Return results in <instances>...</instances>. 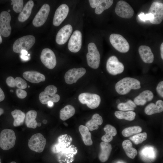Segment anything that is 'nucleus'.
Listing matches in <instances>:
<instances>
[{"label":"nucleus","instance_id":"12","mask_svg":"<svg viewBox=\"0 0 163 163\" xmlns=\"http://www.w3.org/2000/svg\"><path fill=\"white\" fill-rule=\"evenodd\" d=\"M11 19L10 14L7 11H2L0 14V30L2 36L5 37L9 36L11 33L10 24Z\"/></svg>","mask_w":163,"mask_h":163},{"label":"nucleus","instance_id":"46","mask_svg":"<svg viewBox=\"0 0 163 163\" xmlns=\"http://www.w3.org/2000/svg\"><path fill=\"white\" fill-rule=\"evenodd\" d=\"M20 58L23 61H26L28 60L29 58L28 56L25 55H20Z\"/></svg>","mask_w":163,"mask_h":163},{"label":"nucleus","instance_id":"35","mask_svg":"<svg viewBox=\"0 0 163 163\" xmlns=\"http://www.w3.org/2000/svg\"><path fill=\"white\" fill-rule=\"evenodd\" d=\"M136 105L131 100H129L125 103H121L118 104L117 107L121 111H132L135 109Z\"/></svg>","mask_w":163,"mask_h":163},{"label":"nucleus","instance_id":"2","mask_svg":"<svg viewBox=\"0 0 163 163\" xmlns=\"http://www.w3.org/2000/svg\"><path fill=\"white\" fill-rule=\"evenodd\" d=\"M35 42V37L33 35L23 36L15 41L13 46V51L16 53H21L22 50L27 51L33 46Z\"/></svg>","mask_w":163,"mask_h":163},{"label":"nucleus","instance_id":"4","mask_svg":"<svg viewBox=\"0 0 163 163\" xmlns=\"http://www.w3.org/2000/svg\"><path fill=\"white\" fill-rule=\"evenodd\" d=\"M88 52L86 54L88 65L91 68L97 69L99 66L100 55L95 43H90L88 46Z\"/></svg>","mask_w":163,"mask_h":163},{"label":"nucleus","instance_id":"30","mask_svg":"<svg viewBox=\"0 0 163 163\" xmlns=\"http://www.w3.org/2000/svg\"><path fill=\"white\" fill-rule=\"evenodd\" d=\"M11 113L14 119L13 123L14 126H18L23 123L25 117L24 112L20 110L16 109L12 111Z\"/></svg>","mask_w":163,"mask_h":163},{"label":"nucleus","instance_id":"20","mask_svg":"<svg viewBox=\"0 0 163 163\" xmlns=\"http://www.w3.org/2000/svg\"><path fill=\"white\" fill-rule=\"evenodd\" d=\"M154 95L150 91L146 90L141 93L134 100V102L138 105H144L153 99Z\"/></svg>","mask_w":163,"mask_h":163},{"label":"nucleus","instance_id":"37","mask_svg":"<svg viewBox=\"0 0 163 163\" xmlns=\"http://www.w3.org/2000/svg\"><path fill=\"white\" fill-rule=\"evenodd\" d=\"M11 5H13V9L17 13H20L23 9V1L22 0H11Z\"/></svg>","mask_w":163,"mask_h":163},{"label":"nucleus","instance_id":"26","mask_svg":"<svg viewBox=\"0 0 163 163\" xmlns=\"http://www.w3.org/2000/svg\"><path fill=\"white\" fill-rule=\"evenodd\" d=\"M78 129L85 144L88 146L92 145L93 141L91 139V134L88 128L85 126L81 125Z\"/></svg>","mask_w":163,"mask_h":163},{"label":"nucleus","instance_id":"11","mask_svg":"<svg viewBox=\"0 0 163 163\" xmlns=\"http://www.w3.org/2000/svg\"><path fill=\"white\" fill-rule=\"evenodd\" d=\"M106 69L110 74L116 75L122 73L124 71V66L115 56H112L108 59L106 63Z\"/></svg>","mask_w":163,"mask_h":163},{"label":"nucleus","instance_id":"25","mask_svg":"<svg viewBox=\"0 0 163 163\" xmlns=\"http://www.w3.org/2000/svg\"><path fill=\"white\" fill-rule=\"evenodd\" d=\"M105 134L101 138L103 142L109 143L113 139V137L117 134V131L115 128L110 124H107L104 128Z\"/></svg>","mask_w":163,"mask_h":163},{"label":"nucleus","instance_id":"57","mask_svg":"<svg viewBox=\"0 0 163 163\" xmlns=\"http://www.w3.org/2000/svg\"><path fill=\"white\" fill-rule=\"evenodd\" d=\"M0 163H1V159L0 158Z\"/></svg>","mask_w":163,"mask_h":163},{"label":"nucleus","instance_id":"29","mask_svg":"<svg viewBox=\"0 0 163 163\" xmlns=\"http://www.w3.org/2000/svg\"><path fill=\"white\" fill-rule=\"evenodd\" d=\"M75 112V108L72 106L67 105L60 110V118L63 121L66 120L73 116Z\"/></svg>","mask_w":163,"mask_h":163},{"label":"nucleus","instance_id":"39","mask_svg":"<svg viewBox=\"0 0 163 163\" xmlns=\"http://www.w3.org/2000/svg\"><path fill=\"white\" fill-rule=\"evenodd\" d=\"M57 88L53 85H50L46 86L43 91L46 94L53 96L57 92Z\"/></svg>","mask_w":163,"mask_h":163},{"label":"nucleus","instance_id":"48","mask_svg":"<svg viewBox=\"0 0 163 163\" xmlns=\"http://www.w3.org/2000/svg\"><path fill=\"white\" fill-rule=\"evenodd\" d=\"M20 53L21 55H27L28 54V52L25 50H22L21 51Z\"/></svg>","mask_w":163,"mask_h":163},{"label":"nucleus","instance_id":"50","mask_svg":"<svg viewBox=\"0 0 163 163\" xmlns=\"http://www.w3.org/2000/svg\"><path fill=\"white\" fill-rule=\"evenodd\" d=\"M4 110L2 108H0V116L2 114L4 113Z\"/></svg>","mask_w":163,"mask_h":163},{"label":"nucleus","instance_id":"6","mask_svg":"<svg viewBox=\"0 0 163 163\" xmlns=\"http://www.w3.org/2000/svg\"><path fill=\"white\" fill-rule=\"evenodd\" d=\"M78 98L81 103L86 104L88 107L91 109L97 107L101 101V97L99 95L88 92L80 94Z\"/></svg>","mask_w":163,"mask_h":163},{"label":"nucleus","instance_id":"27","mask_svg":"<svg viewBox=\"0 0 163 163\" xmlns=\"http://www.w3.org/2000/svg\"><path fill=\"white\" fill-rule=\"evenodd\" d=\"M122 145L126 154L128 157L133 159L137 155V151L133 147L132 143L129 140L123 141Z\"/></svg>","mask_w":163,"mask_h":163},{"label":"nucleus","instance_id":"15","mask_svg":"<svg viewBox=\"0 0 163 163\" xmlns=\"http://www.w3.org/2000/svg\"><path fill=\"white\" fill-rule=\"evenodd\" d=\"M82 44V34L78 30L75 31L69 40L68 48L69 51L73 53H77L80 50Z\"/></svg>","mask_w":163,"mask_h":163},{"label":"nucleus","instance_id":"9","mask_svg":"<svg viewBox=\"0 0 163 163\" xmlns=\"http://www.w3.org/2000/svg\"><path fill=\"white\" fill-rule=\"evenodd\" d=\"M115 12L119 16L124 18H132L134 13V10L131 6L127 2L120 1L117 3Z\"/></svg>","mask_w":163,"mask_h":163},{"label":"nucleus","instance_id":"40","mask_svg":"<svg viewBox=\"0 0 163 163\" xmlns=\"http://www.w3.org/2000/svg\"><path fill=\"white\" fill-rule=\"evenodd\" d=\"M138 16L141 20L144 22L148 20L150 21L152 19V16L151 14L148 13V14H145L142 12H141L138 15Z\"/></svg>","mask_w":163,"mask_h":163},{"label":"nucleus","instance_id":"8","mask_svg":"<svg viewBox=\"0 0 163 163\" xmlns=\"http://www.w3.org/2000/svg\"><path fill=\"white\" fill-rule=\"evenodd\" d=\"M152 14V18L150 22L152 24H158L162 22L163 19V4L155 2L152 4L148 11Z\"/></svg>","mask_w":163,"mask_h":163},{"label":"nucleus","instance_id":"53","mask_svg":"<svg viewBox=\"0 0 163 163\" xmlns=\"http://www.w3.org/2000/svg\"><path fill=\"white\" fill-rule=\"evenodd\" d=\"M2 42V37L1 36L0 34V44H1Z\"/></svg>","mask_w":163,"mask_h":163},{"label":"nucleus","instance_id":"56","mask_svg":"<svg viewBox=\"0 0 163 163\" xmlns=\"http://www.w3.org/2000/svg\"><path fill=\"white\" fill-rule=\"evenodd\" d=\"M10 91L11 92H13V91L12 90H10Z\"/></svg>","mask_w":163,"mask_h":163},{"label":"nucleus","instance_id":"22","mask_svg":"<svg viewBox=\"0 0 163 163\" xmlns=\"http://www.w3.org/2000/svg\"><path fill=\"white\" fill-rule=\"evenodd\" d=\"M163 111V101L161 100L156 101L155 104L151 103L145 108L144 112L148 115L160 113Z\"/></svg>","mask_w":163,"mask_h":163},{"label":"nucleus","instance_id":"34","mask_svg":"<svg viewBox=\"0 0 163 163\" xmlns=\"http://www.w3.org/2000/svg\"><path fill=\"white\" fill-rule=\"evenodd\" d=\"M142 130V128L139 126H130L124 129L122 132V134L123 136L128 137L139 133Z\"/></svg>","mask_w":163,"mask_h":163},{"label":"nucleus","instance_id":"7","mask_svg":"<svg viewBox=\"0 0 163 163\" xmlns=\"http://www.w3.org/2000/svg\"><path fill=\"white\" fill-rule=\"evenodd\" d=\"M46 143V139L40 133L33 135L28 141V145L30 149L40 153L44 150Z\"/></svg>","mask_w":163,"mask_h":163},{"label":"nucleus","instance_id":"1","mask_svg":"<svg viewBox=\"0 0 163 163\" xmlns=\"http://www.w3.org/2000/svg\"><path fill=\"white\" fill-rule=\"evenodd\" d=\"M117 92L120 95L129 93L131 89L141 88L140 82L137 79L130 77H125L119 81L115 86Z\"/></svg>","mask_w":163,"mask_h":163},{"label":"nucleus","instance_id":"33","mask_svg":"<svg viewBox=\"0 0 163 163\" xmlns=\"http://www.w3.org/2000/svg\"><path fill=\"white\" fill-rule=\"evenodd\" d=\"M115 116L118 119H124L128 121H132L135 118L136 113L132 111L124 112L121 111H117L114 113Z\"/></svg>","mask_w":163,"mask_h":163},{"label":"nucleus","instance_id":"19","mask_svg":"<svg viewBox=\"0 0 163 163\" xmlns=\"http://www.w3.org/2000/svg\"><path fill=\"white\" fill-rule=\"evenodd\" d=\"M24 78L28 81L33 83H38L45 80L43 74L36 71H27L23 74Z\"/></svg>","mask_w":163,"mask_h":163},{"label":"nucleus","instance_id":"45","mask_svg":"<svg viewBox=\"0 0 163 163\" xmlns=\"http://www.w3.org/2000/svg\"><path fill=\"white\" fill-rule=\"evenodd\" d=\"M5 97L4 93L0 87V102L4 100Z\"/></svg>","mask_w":163,"mask_h":163},{"label":"nucleus","instance_id":"23","mask_svg":"<svg viewBox=\"0 0 163 163\" xmlns=\"http://www.w3.org/2000/svg\"><path fill=\"white\" fill-rule=\"evenodd\" d=\"M34 6L33 1L30 0L27 2L19 15L18 19L19 21L24 22L29 18Z\"/></svg>","mask_w":163,"mask_h":163},{"label":"nucleus","instance_id":"54","mask_svg":"<svg viewBox=\"0 0 163 163\" xmlns=\"http://www.w3.org/2000/svg\"><path fill=\"white\" fill-rule=\"evenodd\" d=\"M10 163H16V162L14 161L11 162Z\"/></svg>","mask_w":163,"mask_h":163},{"label":"nucleus","instance_id":"49","mask_svg":"<svg viewBox=\"0 0 163 163\" xmlns=\"http://www.w3.org/2000/svg\"><path fill=\"white\" fill-rule=\"evenodd\" d=\"M47 104H48V106H49V107H52L54 105V103L52 101H50L48 102Z\"/></svg>","mask_w":163,"mask_h":163},{"label":"nucleus","instance_id":"18","mask_svg":"<svg viewBox=\"0 0 163 163\" xmlns=\"http://www.w3.org/2000/svg\"><path fill=\"white\" fill-rule=\"evenodd\" d=\"M140 56L142 61L147 63H152L154 60V55L149 46L141 45L138 49Z\"/></svg>","mask_w":163,"mask_h":163},{"label":"nucleus","instance_id":"21","mask_svg":"<svg viewBox=\"0 0 163 163\" xmlns=\"http://www.w3.org/2000/svg\"><path fill=\"white\" fill-rule=\"evenodd\" d=\"M101 151L99 154L98 158L102 162H104L108 159L111 153L112 147L109 143L101 142L100 144Z\"/></svg>","mask_w":163,"mask_h":163},{"label":"nucleus","instance_id":"36","mask_svg":"<svg viewBox=\"0 0 163 163\" xmlns=\"http://www.w3.org/2000/svg\"><path fill=\"white\" fill-rule=\"evenodd\" d=\"M147 135L146 132L139 133L131 137L129 139L136 145L142 143L147 138Z\"/></svg>","mask_w":163,"mask_h":163},{"label":"nucleus","instance_id":"55","mask_svg":"<svg viewBox=\"0 0 163 163\" xmlns=\"http://www.w3.org/2000/svg\"><path fill=\"white\" fill-rule=\"evenodd\" d=\"M8 12H10V10H9V9H8Z\"/></svg>","mask_w":163,"mask_h":163},{"label":"nucleus","instance_id":"51","mask_svg":"<svg viewBox=\"0 0 163 163\" xmlns=\"http://www.w3.org/2000/svg\"><path fill=\"white\" fill-rule=\"evenodd\" d=\"M47 121L46 120H43V122L44 124H46L47 123Z\"/></svg>","mask_w":163,"mask_h":163},{"label":"nucleus","instance_id":"10","mask_svg":"<svg viewBox=\"0 0 163 163\" xmlns=\"http://www.w3.org/2000/svg\"><path fill=\"white\" fill-rule=\"evenodd\" d=\"M42 63L47 68L50 69H53L56 64L55 54L51 49L46 48L42 50L40 57Z\"/></svg>","mask_w":163,"mask_h":163},{"label":"nucleus","instance_id":"17","mask_svg":"<svg viewBox=\"0 0 163 163\" xmlns=\"http://www.w3.org/2000/svg\"><path fill=\"white\" fill-rule=\"evenodd\" d=\"M72 31V27L67 24L61 28L57 33L56 38V43L59 45L65 44L68 41Z\"/></svg>","mask_w":163,"mask_h":163},{"label":"nucleus","instance_id":"42","mask_svg":"<svg viewBox=\"0 0 163 163\" xmlns=\"http://www.w3.org/2000/svg\"><path fill=\"white\" fill-rule=\"evenodd\" d=\"M156 91L159 95L163 97V82L161 81L158 84L156 87Z\"/></svg>","mask_w":163,"mask_h":163},{"label":"nucleus","instance_id":"43","mask_svg":"<svg viewBox=\"0 0 163 163\" xmlns=\"http://www.w3.org/2000/svg\"><path fill=\"white\" fill-rule=\"evenodd\" d=\"M6 83L7 85L11 87H14L15 86V80L14 78L12 76L8 77L6 79Z\"/></svg>","mask_w":163,"mask_h":163},{"label":"nucleus","instance_id":"13","mask_svg":"<svg viewBox=\"0 0 163 163\" xmlns=\"http://www.w3.org/2000/svg\"><path fill=\"white\" fill-rule=\"evenodd\" d=\"M86 72V70L83 68L71 69L65 75V81L67 84L69 85L75 83L79 79L85 75Z\"/></svg>","mask_w":163,"mask_h":163},{"label":"nucleus","instance_id":"38","mask_svg":"<svg viewBox=\"0 0 163 163\" xmlns=\"http://www.w3.org/2000/svg\"><path fill=\"white\" fill-rule=\"evenodd\" d=\"M15 86L21 89L27 88V85L26 82L21 77H17L14 79Z\"/></svg>","mask_w":163,"mask_h":163},{"label":"nucleus","instance_id":"32","mask_svg":"<svg viewBox=\"0 0 163 163\" xmlns=\"http://www.w3.org/2000/svg\"><path fill=\"white\" fill-rule=\"evenodd\" d=\"M113 0H101L96 7L95 12L96 14H100L103 11L109 8L112 5Z\"/></svg>","mask_w":163,"mask_h":163},{"label":"nucleus","instance_id":"5","mask_svg":"<svg viewBox=\"0 0 163 163\" xmlns=\"http://www.w3.org/2000/svg\"><path fill=\"white\" fill-rule=\"evenodd\" d=\"M110 42L118 51L122 53H126L129 50V44L127 40L121 35L113 34L110 37Z\"/></svg>","mask_w":163,"mask_h":163},{"label":"nucleus","instance_id":"24","mask_svg":"<svg viewBox=\"0 0 163 163\" xmlns=\"http://www.w3.org/2000/svg\"><path fill=\"white\" fill-rule=\"evenodd\" d=\"M103 122L102 117L99 114L96 113L93 115L91 119L86 123L85 126L89 130L92 131L98 129V126L101 125Z\"/></svg>","mask_w":163,"mask_h":163},{"label":"nucleus","instance_id":"47","mask_svg":"<svg viewBox=\"0 0 163 163\" xmlns=\"http://www.w3.org/2000/svg\"><path fill=\"white\" fill-rule=\"evenodd\" d=\"M161 58L163 59V43L161 44L160 47Z\"/></svg>","mask_w":163,"mask_h":163},{"label":"nucleus","instance_id":"44","mask_svg":"<svg viewBox=\"0 0 163 163\" xmlns=\"http://www.w3.org/2000/svg\"><path fill=\"white\" fill-rule=\"evenodd\" d=\"M99 1V0H89V2L90 6L93 8H94L96 7Z\"/></svg>","mask_w":163,"mask_h":163},{"label":"nucleus","instance_id":"41","mask_svg":"<svg viewBox=\"0 0 163 163\" xmlns=\"http://www.w3.org/2000/svg\"><path fill=\"white\" fill-rule=\"evenodd\" d=\"M16 93L17 97L21 99L25 98L27 95V92L26 91L19 88L16 89Z\"/></svg>","mask_w":163,"mask_h":163},{"label":"nucleus","instance_id":"58","mask_svg":"<svg viewBox=\"0 0 163 163\" xmlns=\"http://www.w3.org/2000/svg\"><path fill=\"white\" fill-rule=\"evenodd\" d=\"M28 88H29L30 87V86L29 85H28Z\"/></svg>","mask_w":163,"mask_h":163},{"label":"nucleus","instance_id":"52","mask_svg":"<svg viewBox=\"0 0 163 163\" xmlns=\"http://www.w3.org/2000/svg\"><path fill=\"white\" fill-rule=\"evenodd\" d=\"M37 126H41V123H37Z\"/></svg>","mask_w":163,"mask_h":163},{"label":"nucleus","instance_id":"31","mask_svg":"<svg viewBox=\"0 0 163 163\" xmlns=\"http://www.w3.org/2000/svg\"><path fill=\"white\" fill-rule=\"evenodd\" d=\"M39 99L42 104H47L50 101L53 103L58 102L60 100V97L59 95L56 94L53 96L48 95L43 91L40 94Z\"/></svg>","mask_w":163,"mask_h":163},{"label":"nucleus","instance_id":"14","mask_svg":"<svg viewBox=\"0 0 163 163\" xmlns=\"http://www.w3.org/2000/svg\"><path fill=\"white\" fill-rule=\"evenodd\" d=\"M50 11V6L47 4H44L34 18L32 24L35 27H40L46 21Z\"/></svg>","mask_w":163,"mask_h":163},{"label":"nucleus","instance_id":"3","mask_svg":"<svg viewBox=\"0 0 163 163\" xmlns=\"http://www.w3.org/2000/svg\"><path fill=\"white\" fill-rule=\"evenodd\" d=\"M16 139L15 133L13 130L4 129L0 134V147L4 150L9 149L14 146Z\"/></svg>","mask_w":163,"mask_h":163},{"label":"nucleus","instance_id":"16","mask_svg":"<svg viewBox=\"0 0 163 163\" xmlns=\"http://www.w3.org/2000/svg\"><path fill=\"white\" fill-rule=\"evenodd\" d=\"M69 8L65 4L61 5L56 10L53 17V24L56 26H59L67 17Z\"/></svg>","mask_w":163,"mask_h":163},{"label":"nucleus","instance_id":"28","mask_svg":"<svg viewBox=\"0 0 163 163\" xmlns=\"http://www.w3.org/2000/svg\"><path fill=\"white\" fill-rule=\"evenodd\" d=\"M37 114V112L34 110H30L26 114L25 123L27 126L29 128H36L37 123L35 119Z\"/></svg>","mask_w":163,"mask_h":163}]
</instances>
